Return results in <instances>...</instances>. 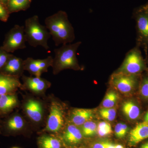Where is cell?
<instances>
[{
	"label": "cell",
	"instance_id": "6da1fadb",
	"mask_svg": "<svg viewBox=\"0 0 148 148\" xmlns=\"http://www.w3.org/2000/svg\"><path fill=\"white\" fill-rule=\"evenodd\" d=\"M45 24L56 46L71 43L75 38L73 27L64 11H59L48 16L45 19Z\"/></svg>",
	"mask_w": 148,
	"mask_h": 148
},
{
	"label": "cell",
	"instance_id": "7a4b0ae2",
	"mask_svg": "<svg viewBox=\"0 0 148 148\" xmlns=\"http://www.w3.org/2000/svg\"><path fill=\"white\" fill-rule=\"evenodd\" d=\"M20 106L22 114L33 129L44 127L48 113L46 97L42 99L31 93L24 95Z\"/></svg>",
	"mask_w": 148,
	"mask_h": 148
},
{
	"label": "cell",
	"instance_id": "3957f363",
	"mask_svg": "<svg viewBox=\"0 0 148 148\" xmlns=\"http://www.w3.org/2000/svg\"><path fill=\"white\" fill-rule=\"evenodd\" d=\"M48 113L44 127L38 132L49 133L59 136L66 125V108L59 99L53 95L47 97Z\"/></svg>",
	"mask_w": 148,
	"mask_h": 148
},
{
	"label": "cell",
	"instance_id": "277c9868",
	"mask_svg": "<svg viewBox=\"0 0 148 148\" xmlns=\"http://www.w3.org/2000/svg\"><path fill=\"white\" fill-rule=\"evenodd\" d=\"M81 44V42L79 41L73 44L63 45L59 48L54 49L55 56L52 66L53 75H57L66 69L80 70L77 51Z\"/></svg>",
	"mask_w": 148,
	"mask_h": 148
},
{
	"label": "cell",
	"instance_id": "5b68a950",
	"mask_svg": "<svg viewBox=\"0 0 148 148\" xmlns=\"http://www.w3.org/2000/svg\"><path fill=\"white\" fill-rule=\"evenodd\" d=\"M45 26L40 23L37 15L26 19L24 26V33L26 41L31 46L36 47L41 46L47 50L49 48L48 40L50 38V33Z\"/></svg>",
	"mask_w": 148,
	"mask_h": 148
},
{
	"label": "cell",
	"instance_id": "8992f818",
	"mask_svg": "<svg viewBox=\"0 0 148 148\" xmlns=\"http://www.w3.org/2000/svg\"><path fill=\"white\" fill-rule=\"evenodd\" d=\"M132 18L135 21L136 46L143 49L148 59V1L134 9Z\"/></svg>",
	"mask_w": 148,
	"mask_h": 148
},
{
	"label": "cell",
	"instance_id": "52a82bcc",
	"mask_svg": "<svg viewBox=\"0 0 148 148\" xmlns=\"http://www.w3.org/2000/svg\"><path fill=\"white\" fill-rule=\"evenodd\" d=\"M148 61V59L143 58L141 49L135 45L126 53L124 61L116 72L139 75L146 70Z\"/></svg>",
	"mask_w": 148,
	"mask_h": 148
},
{
	"label": "cell",
	"instance_id": "ba28073f",
	"mask_svg": "<svg viewBox=\"0 0 148 148\" xmlns=\"http://www.w3.org/2000/svg\"><path fill=\"white\" fill-rule=\"evenodd\" d=\"M24 26L16 25L6 35L1 47L8 53H13L16 50L26 47Z\"/></svg>",
	"mask_w": 148,
	"mask_h": 148
},
{
	"label": "cell",
	"instance_id": "9c48e42d",
	"mask_svg": "<svg viewBox=\"0 0 148 148\" xmlns=\"http://www.w3.org/2000/svg\"><path fill=\"white\" fill-rule=\"evenodd\" d=\"M21 79L22 90H27L32 95L40 98H45L47 90L51 85L50 82L41 77H27L23 75Z\"/></svg>",
	"mask_w": 148,
	"mask_h": 148
},
{
	"label": "cell",
	"instance_id": "30bf717a",
	"mask_svg": "<svg viewBox=\"0 0 148 148\" xmlns=\"http://www.w3.org/2000/svg\"><path fill=\"white\" fill-rule=\"evenodd\" d=\"M138 76L115 72L110 80L111 84L123 94L132 92L138 83Z\"/></svg>",
	"mask_w": 148,
	"mask_h": 148
},
{
	"label": "cell",
	"instance_id": "8fae6325",
	"mask_svg": "<svg viewBox=\"0 0 148 148\" xmlns=\"http://www.w3.org/2000/svg\"><path fill=\"white\" fill-rule=\"evenodd\" d=\"M5 127L10 133L17 135H27L33 130L24 115L16 113L8 119Z\"/></svg>",
	"mask_w": 148,
	"mask_h": 148
},
{
	"label": "cell",
	"instance_id": "7c38bea8",
	"mask_svg": "<svg viewBox=\"0 0 148 148\" xmlns=\"http://www.w3.org/2000/svg\"><path fill=\"white\" fill-rule=\"evenodd\" d=\"M53 58L51 56L43 59H35L29 57L24 60V69L35 77H40L42 73L48 72L49 68L52 67Z\"/></svg>",
	"mask_w": 148,
	"mask_h": 148
},
{
	"label": "cell",
	"instance_id": "4fadbf2b",
	"mask_svg": "<svg viewBox=\"0 0 148 148\" xmlns=\"http://www.w3.org/2000/svg\"><path fill=\"white\" fill-rule=\"evenodd\" d=\"M59 136L65 145L71 147L81 144L84 137L78 126L69 123Z\"/></svg>",
	"mask_w": 148,
	"mask_h": 148
},
{
	"label": "cell",
	"instance_id": "5bb4252c",
	"mask_svg": "<svg viewBox=\"0 0 148 148\" xmlns=\"http://www.w3.org/2000/svg\"><path fill=\"white\" fill-rule=\"evenodd\" d=\"M24 60L11 54L5 65L0 70V73L20 78L24 75Z\"/></svg>",
	"mask_w": 148,
	"mask_h": 148
},
{
	"label": "cell",
	"instance_id": "9a60e30c",
	"mask_svg": "<svg viewBox=\"0 0 148 148\" xmlns=\"http://www.w3.org/2000/svg\"><path fill=\"white\" fill-rule=\"evenodd\" d=\"M22 86L19 78L0 73V95L15 93Z\"/></svg>",
	"mask_w": 148,
	"mask_h": 148
},
{
	"label": "cell",
	"instance_id": "2e32d148",
	"mask_svg": "<svg viewBox=\"0 0 148 148\" xmlns=\"http://www.w3.org/2000/svg\"><path fill=\"white\" fill-rule=\"evenodd\" d=\"M39 135L37 140L38 148H65L66 145L58 135L46 132Z\"/></svg>",
	"mask_w": 148,
	"mask_h": 148
},
{
	"label": "cell",
	"instance_id": "e0dca14e",
	"mask_svg": "<svg viewBox=\"0 0 148 148\" xmlns=\"http://www.w3.org/2000/svg\"><path fill=\"white\" fill-rule=\"evenodd\" d=\"M94 117L92 110L85 108H74L69 114V123L81 126L85 123L91 120Z\"/></svg>",
	"mask_w": 148,
	"mask_h": 148
},
{
	"label": "cell",
	"instance_id": "ac0fdd59",
	"mask_svg": "<svg viewBox=\"0 0 148 148\" xmlns=\"http://www.w3.org/2000/svg\"><path fill=\"white\" fill-rule=\"evenodd\" d=\"M21 103L16 93L0 95V114H6L20 107Z\"/></svg>",
	"mask_w": 148,
	"mask_h": 148
},
{
	"label": "cell",
	"instance_id": "d6986e66",
	"mask_svg": "<svg viewBox=\"0 0 148 148\" xmlns=\"http://www.w3.org/2000/svg\"><path fill=\"white\" fill-rule=\"evenodd\" d=\"M148 139V122L144 121L139 123L130 132L129 143L135 146L143 140Z\"/></svg>",
	"mask_w": 148,
	"mask_h": 148
},
{
	"label": "cell",
	"instance_id": "ffe728a7",
	"mask_svg": "<svg viewBox=\"0 0 148 148\" xmlns=\"http://www.w3.org/2000/svg\"><path fill=\"white\" fill-rule=\"evenodd\" d=\"M121 110L124 115L131 120L138 119L140 116V108L133 101H125L122 106Z\"/></svg>",
	"mask_w": 148,
	"mask_h": 148
},
{
	"label": "cell",
	"instance_id": "44dd1931",
	"mask_svg": "<svg viewBox=\"0 0 148 148\" xmlns=\"http://www.w3.org/2000/svg\"><path fill=\"white\" fill-rule=\"evenodd\" d=\"M32 0H8L6 6L10 13L27 10L30 7Z\"/></svg>",
	"mask_w": 148,
	"mask_h": 148
},
{
	"label": "cell",
	"instance_id": "7402d4cb",
	"mask_svg": "<svg viewBox=\"0 0 148 148\" xmlns=\"http://www.w3.org/2000/svg\"><path fill=\"white\" fill-rule=\"evenodd\" d=\"M80 129L84 137H92L97 132V124L94 121H89L81 126Z\"/></svg>",
	"mask_w": 148,
	"mask_h": 148
},
{
	"label": "cell",
	"instance_id": "603a6c76",
	"mask_svg": "<svg viewBox=\"0 0 148 148\" xmlns=\"http://www.w3.org/2000/svg\"><path fill=\"white\" fill-rule=\"evenodd\" d=\"M119 96L116 92L110 90L106 94L102 103L103 108H113L119 100Z\"/></svg>",
	"mask_w": 148,
	"mask_h": 148
},
{
	"label": "cell",
	"instance_id": "cb8c5ba5",
	"mask_svg": "<svg viewBox=\"0 0 148 148\" xmlns=\"http://www.w3.org/2000/svg\"><path fill=\"white\" fill-rule=\"evenodd\" d=\"M112 127L108 122L101 121L97 126V132L100 137H103L110 135L112 133Z\"/></svg>",
	"mask_w": 148,
	"mask_h": 148
},
{
	"label": "cell",
	"instance_id": "d4e9b609",
	"mask_svg": "<svg viewBox=\"0 0 148 148\" xmlns=\"http://www.w3.org/2000/svg\"><path fill=\"white\" fill-rule=\"evenodd\" d=\"M128 127L127 125L123 123H118L114 128L115 135L116 138L121 139L127 135Z\"/></svg>",
	"mask_w": 148,
	"mask_h": 148
},
{
	"label": "cell",
	"instance_id": "484cf974",
	"mask_svg": "<svg viewBox=\"0 0 148 148\" xmlns=\"http://www.w3.org/2000/svg\"><path fill=\"white\" fill-rule=\"evenodd\" d=\"M140 92L143 98L148 100V75H146L141 81Z\"/></svg>",
	"mask_w": 148,
	"mask_h": 148
},
{
	"label": "cell",
	"instance_id": "4316f807",
	"mask_svg": "<svg viewBox=\"0 0 148 148\" xmlns=\"http://www.w3.org/2000/svg\"><path fill=\"white\" fill-rule=\"evenodd\" d=\"M10 14L6 5L0 2V20L3 22H6L9 17Z\"/></svg>",
	"mask_w": 148,
	"mask_h": 148
},
{
	"label": "cell",
	"instance_id": "83f0119b",
	"mask_svg": "<svg viewBox=\"0 0 148 148\" xmlns=\"http://www.w3.org/2000/svg\"><path fill=\"white\" fill-rule=\"evenodd\" d=\"M11 54L0 47V70L5 65Z\"/></svg>",
	"mask_w": 148,
	"mask_h": 148
},
{
	"label": "cell",
	"instance_id": "f1b7e54d",
	"mask_svg": "<svg viewBox=\"0 0 148 148\" xmlns=\"http://www.w3.org/2000/svg\"><path fill=\"white\" fill-rule=\"evenodd\" d=\"M99 112L104 113L108 114H109L112 115L116 116V109L112 108H102L99 111Z\"/></svg>",
	"mask_w": 148,
	"mask_h": 148
},
{
	"label": "cell",
	"instance_id": "f546056e",
	"mask_svg": "<svg viewBox=\"0 0 148 148\" xmlns=\"http://www.w3.org/2000/svg\"><path fill=\"white\" fill-rule=\"evenodd\" d=\"M100 113V115L103 119L109 121H112L115 119L116 116L112 115L109 114L104 113Z\"/></svg>",
	"mask_w": 148,
	"mask_h": 148
},
{
	"label": "cell",
	"instance_id": "4dcf8cb0",
	"mask_svg": "<svg viewBox=\"0 0 148 148\" xmlns=\"http://www.w3.org/2000/svg\"><path fill=\"white\" fill-rule=\"evenodd\" d=\"M92 148H106L105 142H98L94 143L92 146Z\"/></svg>",
	"mask_w": 148,
	"mask_h": 148
},
{
	"label": "cell",
	"instance_id": "1f68e13d",
	"mask_svg": "<svg viewBox=\"0 0 148 148\" xmlns=\"http://www.w3.org/2000/svg\"><path fill=\"white\" fill-rule=\"evenodd\" d=\"M106 148H115V145L110 142H105Z\"/></svg>",
	"mask_w": 148,
	"mask_h": 148
},
{
	"label": "cell",
	"instance_id": "d6a6232c",
	"mask_svg": "<svg viewBox=\"0 0 148 148\" xmlns=\"http://www.w3.org/2000/svg\"><path fill=\"white\" fill-rule=\"evenodd\" d=\"M140 148H148V142L143 144Z\"/></svg>",
	"mask_w": 148,
	"mask_h": 148
},
{
	"label": "cell",
	"instance_id": "836d02e7",
	"mask_svg": "<svg viewBox=\"0 0 148 148\" xmlns=\"http://www.w3.org/2000/svg\"><path fill=\"white\" fill-rule=\"evenodd\" d=\"M115 148H124V147L121 145L116 144V145H115Z\"/></svg>",
	"mask_w": 148,
	"mask_h": 148
},
{
	"label": "cell",
	"instance_id": "e575fe53",
	"mask_svg": "<svg viewBox=\"0 0 148 148\" xmlns=\"http://www.w3.org/2000/svg\"><path fill=\"white\" fill-rule=\"evenodd\" d=\"M145 121L148 122V111L146 114L145 116Z\"/></svg>",
	"mask_w": 148,
	"mask_h": 148
},
{
	"label": "cell",
	"instance_id": "d590c367",
	"mask_svg": "<svg viewBox=\"0 0 148 148\" xmlns=\"http://www.w3.org/2000/svg\"><path fill=\"white\" fill-rule=\"evenodd\" d=\"M8 0H0V2L3 3L4 4L6 5L8 2Z\"/></svg>",
	"mask_w": 148,
	"mask_h": 148
},
{
	"label": "cell",
	"instance_id": "8d00e7d4",
	"mask_svg": "<svg viewBox=\"0 0 148 148\" xmlns=\"http://www.w3.org/2000/svg\"><path fill=\"white\" fill-rule=\"evenodd\" d=\"M11 148H20L18 147H12Z\"/></svg>",
	"mask_w": 148,
	"mask_h": 148
}]
</instances>
